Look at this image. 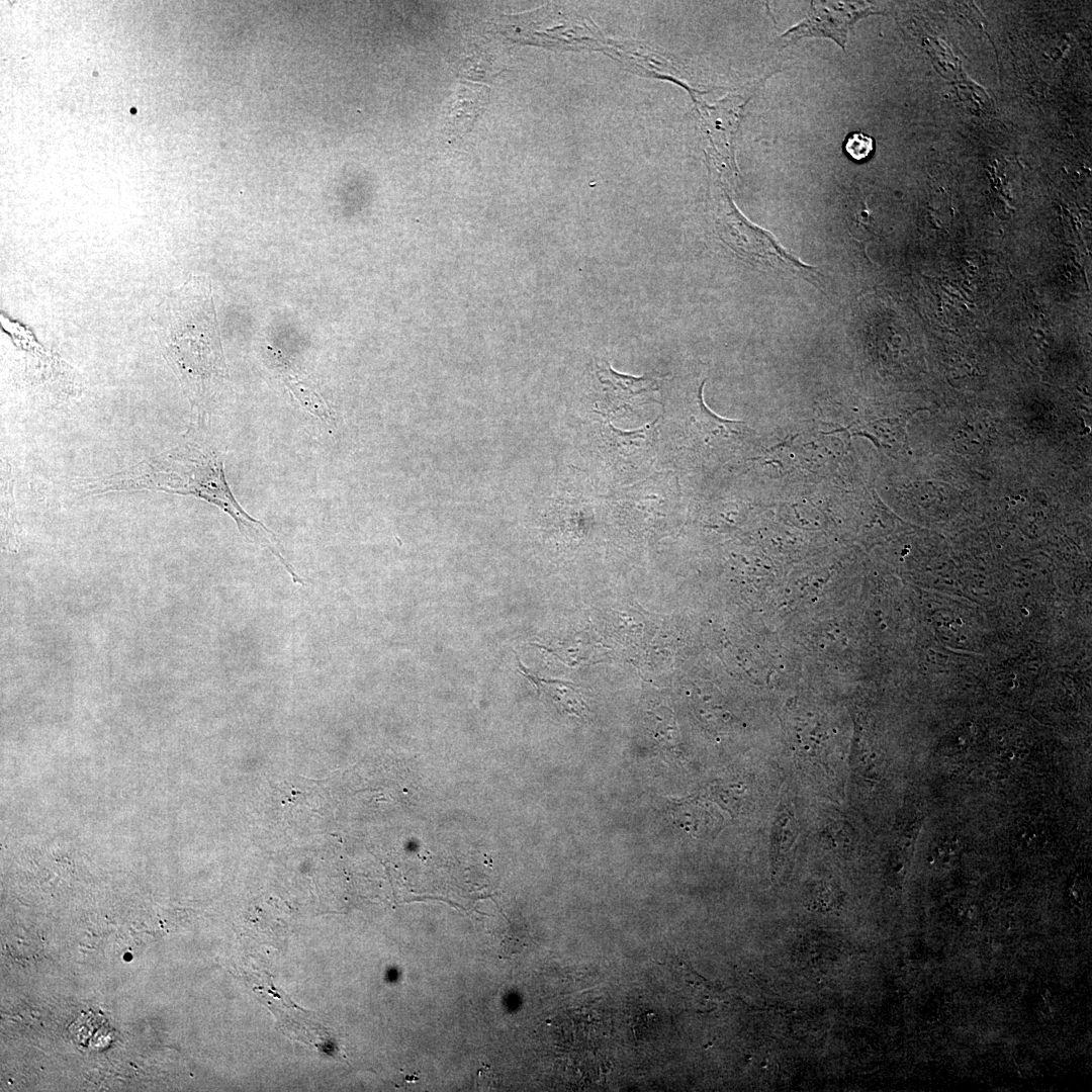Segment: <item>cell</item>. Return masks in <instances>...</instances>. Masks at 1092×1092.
<instances>
[{
    "mask_svg": "<svg viewBox=\"0 0 1092 1092\" xmlns=\"http://www.w3.org/2000/svg\"><path fill=\"white\" fill-rule=\"evenodd\" d=\"M223 452L204 440L186 439L178 446L103 477H77L70 489L81 495L115 491H163L201 498L228 514L247 539L269 549L294 583L304 580L281 554L275 534L240 506L225 479Z\"/></svg>",
    "mask_w": 1092,
    "mask_h": 1092,
    "instance_id": "1",
    "label": "cell"
},
{
    "mask_svg": "<svg viewBox=\"0 0 1092 1092\" xmlns=\"http://www.w3.org/2000/svg\"><path fill=\"white\" fill-rule=\"evenodd\" d=\"M163 356L199 411L228 378L209 281L192 275L160 302L152 316Z\"/></svg>",
    "mask_w": 1092,
    "mask_h": 1092,
    "instance_id": "2",
    "label": "cell"
},
{
    "mask_svg": "<svg viewBox=\"0 0 1092 1092\" xmlns=\"http://www.w3.org/2000/svg\"><path fill=\"white\" fill-rule=\"evenodd\" d=\"M716 230L722 242L739 258L781 272L810 275L815 268L789 253L771 234L751 224L726 195L718 196Z\"/></svg>",
    "mask_w": 1092,
    "mask_h": 1092,
    "instance_id": "3",
    "label": "cell"
},
{
    "mask_svg": "<svg viewBox=\"0 0 1092 1092\" xmlns=\"http://www.w3.org/2000/svg\"><path fill=\"white\" fill-rule=\"evenodd\" d=\"M594 390L604 408L616 413L632 410L651 400L662 378L632 376L615 371L608 362L599 361L593 367Z\"/></svg>",
    "mask_w": 1092,
    "mask_h": 1092,
    "instance_id": "4",
    "label": "cell"
},
{
    "mask_svg": "<svg viewBox=\"0 0 1092 1092\" xmlns=\"http://www.w3.org/2000/svg\"><path fill=\"white\" fill-rule=\"evenodd\" d=\"M853 3L813 2L807 18L785 33L792 39L804 36H825L844 48L847 29L858 14Z\"/></svg>",
    "mask_w": 1092,
    "mask_h": 1092,
    "instance_id": "5",
    "label": "cell"
},
{
    "mask_svg": "<svg viewBox=\"0 0 1092 1092\" xmlns=\"http://www.w3.org/2000/svg\"><path fill=\"white\" fill-rule=\"evenodd\" d=\"M797 837V824L790 811L781 812L771 830V850L774 858H780L788 852Z\"/></svg>",
    "mask_w": 1092,
    "mask_h": 1092,
    "instance_id": "6",
    "label": "cell"
},
{
    "mask_svg": "<svg viewBox=\"0 0 1092 1092\" xmlns=\"http://www.w3.org/2000/svg\"><path fill=\"white\" fill-rule=\"evenodd\" d=\"M843 149L852 161L864 162L873 155L875 142L872 136L854 131L846 136Z\"/></svg>",
    "mask_w": 1092,
    "mask_h": 1092,
    "instance_id": "7",
    "label": "cell"
}]
</instances>
